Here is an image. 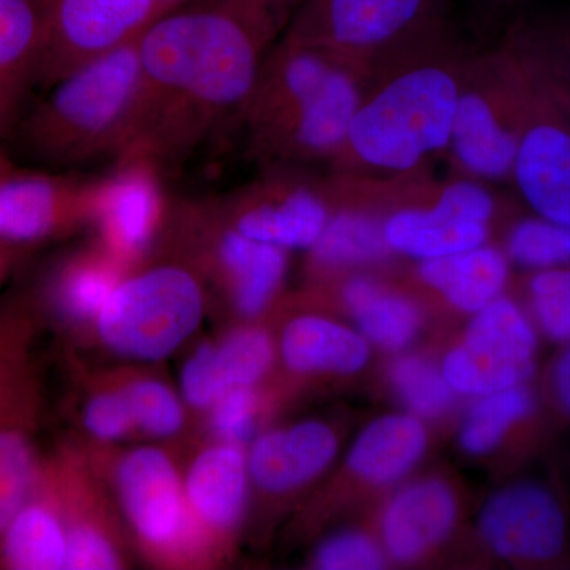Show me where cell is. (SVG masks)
I'll use <instances>...</instances> for the list:
<instances>
[{
  "mask_svg": "<svg viewBox=\"0 0 570 570\" xmlns=\"http://www.w3.org/2000/svg\"><path fill=\"white\" fill-rule=\"evenodd\" d=\"M137 47L140 85L116 159L146 160L165 175L242 118L266 45L238 14L208 0L157 18Z\"/></svg>",
  "mask_w": 570,
  "mask_h": 570,
  "instance_id": "cell-1",
  "label": "cell"
},
{
  "mask_svg": "<svg viewBox=\"0 0 570 570\" xmlns=\"http://www.w3.org/2000/svg\"><path fill=\"white\" fill-rule=\"evenodd\" d=\"M262 400L257 387L234 389L224 393L206 412V425L216 441L246 445L257 436Z\"/></svg>",
  "mask_w": 570,
  "mask_h": 570,
  "instance_id": "cell-39",
  "label": "cell"
},
{
  "mask_svg": "<svg viewBox=\"0 0 570 570\" xmlns=\"http://www.w3.org/2000/svg\"><path fill=\"white\" fill-rule=\"evenodd\" d=\"M40 89L85 63L126 47L160 18L157 0H43Z\"/></svg>",
  "mask_w": 570,
  "mask_h": 570,
  "instance_id": "cell-11",
  "label": "cell"
},
{
  "mask_svg": "<svg viewBox=\"0 0 570 570\" xmlns=\"http://www.w3.org/2000/svg\"><path fill=\"white\" fill-rule=\"evenodd\" d=\"M390 382L409 414L422 420L448 414L456 393L450 387L442 367L422 355L397 356L390 367Z\"/></svg>",
  "mask_w": 570,
  "mask_h": 570,
  "instance_id": "cell-34",
  "label": "cell"
},
{
  "mask_svg": "<svg viewBox=\"0 0 570 570\" xmlns=\"http://www.w3.org/2000/svg\"><path fill=\"white\" fill-rule=\"evenodd\" d=\"M343 303L367 343L384 351H404L422 328L417 303L371 277L348 279L343 287Z\"/></svg>",
  "mask_w": 570,
  "mask_h": 570,
  "instance_id": "cell-29",
  "label": "cell"
},
{
  "mask_svg": "<svg viewBox=\"0 0 570 570\" xmlns=\"http://www.w3.org/2000/svg\"><path fill=\"white\" fill-rule=\"evenodd\" d=\"M493 213L489 190L478 183L456 181L430 208L401 209L382 225L390 253L425 262L487 245Z\"/></svg>",
  "mask_w": 570,
  "mask_h": 570,
  "instance_id": "cell-17",
  "label": "cell"
},
{
  "mask_svg": "<svg viewBox=\"0 0 570 570\" xmlns=\"http://www.w3.org/2000/svg\"><path fill=\"white\" fill-rule=\"evenodd\" d=\"M187 0H157V6H159L160 17L164 14L171 13V11L181 9V7L186 6Z\"/></svg>",
  "mask_w": 570,
  "mask_h": 570,
  "instance_id": "cell-45",
  "label": "cell"
},
{
  "mask_svg": "<svg viewBox=\"0 0 570 570\" xmlns=\"http://www.w3.org/2000/svg\"><path fill=\"white\" fill-rule=\"evenodd\" d=\"M130 269L91 238L56 257L31 292L43 321L67 328L92 325L107 299Z\"/></svg>",
  "mask_w": 570,
  "mask_h": 570,
  "instance_id": "cell-20",
  "label": "cell"
},
{
  "mask_svg": "<svg viewBox=\"0 0 570 570\" xmlns=\"http://www.w3.org/2000/svg\"><path fill=\"white\" fill-rule=\"evenodd\" d=\"M521 39L532 51L531 73L570 102V14L524 26Z\"/></svg>",
  "mask_w": 570,
  "mask_h": 570,
  "instance_id": "cell-36",
  "label": "cell"
},
{
  "mask_svg": "<svg viewBox=\"0 0 570 570\" xmlns=\"http://www.w3.org/2000/svg\"><path fill=\"white\" fill-rule=\"evenodd\" d=\"M170 205L159 168L141 159H116L108 174L96 178L88 230L132 269L156 249Z\"/></svg>",
  "mask_w": 570,
  "mask_h": 570,
  "instance_id": "cell-13",
  "label": "cell"
},
{
  "mask_svg": "<svg viewBox=\"0 0 570 570\" xmlns=\"http://www.w3.org/2000/svg\"><path fill=\"white\" fill-rule=\"evenodd\" d=\"M216 200L236 230L284 250H309L332 214L317 189L291 176H272Z\"/></svg>",
  "mask_w": 570,
  "mask_h": 570,
  "instance_id": "cell-18",
  "label": "cell"
},
{
  "mask_svg": "<svg viewBox=\"0 0 570 570\" xmlns=\"http://www.w3.org/2000/svg\"><path fill=\"white\" fill-rule=\"evenodd\" d=\"M534 411V395L528 385L499 390L474 397L460 428L459 442L469 455H487L501 444L510 428Z\"/></svg>",
  "mask_w": 570,
  "mask_h": 570,
  "instance_id": "cell-32",
  "label": "cell"
},
{
  "mask_svg": "<svg viewBox=\"0 0 570 570\" xmlns=\"http://www.w3.org/2000/svg\"><path fill=\"white\" fill-rule=\"evenodd\" d=\"M532 313L551 340L570 343V266L540 269L530 283Z\"/></svg>",
  "mask_w": 570,
  "mask_h": 570,
  "instance_id": "cell-38",
  "label": "cell"
},
{
  "mask_svg": "<svg viewBox=\"0 0 570 570\" xmlns=\"http://www.w3.org/2000/svg\"><path fill=\"white\" fill-rule=\"evenodd\" d=\"M362 100L354 75L341 59L284 40L262 62L242 118L258 157L306 163L344 149Z\"/></svg>",
  "mask_w": 570,
  "mask_h": 570,
  "instance_id": "cell-2",
  "label": "cell"
},
{
  "mask_svg": "<svg viewBox=\"0 0 570 570\" xmlns=\"http://www.w3.org/2000/svg\"><path fill=\"white\" fill-rule=\"evenodd\" d=\"M337 438L321 420H305L257 434L247 450L250 489L284 497L324 474L337 455Z\"/></svg>",
  "mask_w": 570,
  "mask_h": 570,
  "instance_id": "cell-21",
  "label": "cell"
},
{
  "mask_svg": "<svg viewBox=\"0 0 570 570\" xmlns=\"http://www.w3.org/2000/svg\"><path fill=\"white\" fill-rule=\"evenodd\" d=\"M460 92L455 75L436 63L401 71L362 100L344 149L379 170H411L449 148Z\"/></svg>",
  "mask_w": 570,
  "mask_h": 570,
  "instance_id": "cell-5",
  "label": "cell"
},
{
  "mask_svg": "<svg viewBox=\"0 0 570 570\" xmlns=\"http://www.w3.org/2000/svg\"><path fill=\"white\" fill-rule=\"evenodd\" d=\"M183 483L202 560L214 566L230 550L249 504L245 445L213 439L183 469Z\"/></svg>",
  "mask_w": 570,
  "mask_h": 570,
  "instance_id": "cell-16",
  "label": "cell"
},
{
  "mask_svg": "<svg viewBox=\"0 0 570 570\" xmlns=\"http://www.w3.org/2000/svg\"><path fill=\"white\" fill-rule=\"evenodd\" d=\"M538 336L524 311L501 295L472 314L463 340L441 367L456 396L489 395L527 385L534 374Z\"/></svg>",
  "mask_w": 570,
  "mask_h": 570,
  "instance_id": "cell-9",
  "label": "cell"
},
{
  "mask_svg": "<svg viewBox=\"0 0 570 570\" xmlns=\"http://www.w3.org/2000/svg\"><path fill=\"white\" fill-rule=\"evenodd\" d=\"M509 261L527 268L570 266V228L535 216L520 220L508 238Z\"/></svg>",
  "mask_w": 570,
  "mask_h": 570,
  "instance_id": "cell-37",
  "label": "cell"
},
{
  "mask_svg": "<svg viewBox=\"0 0 570 570\" xmlns=\"http://www.w3.org/2000/svg\"><path fill=\"white\" fill-rule=\"evenodd\" d=\"M390 253L384 225L366 213L343 209L330 214L324 232L309 249V262L316 273L366 265Z\"/></svg>",
  "mask_w": 570,
  "mask_h": 570,
  "instance_id": "cell-30",
  "label": "cell"
},
{
  "mask_svg": "<svg viewBox=\"0 0 570 570\" xmlns=\"http://www.w3.org/2000/svg\"><path fill=\"white\" fill-rule=\"evenodd\" d=\"M220 294L239 317L257 318L275 302L287 273V250L257 242L225 219L216 198L171 202L160 236Z\"/></svg>",
  "mask_w": 570,
  "mask_h": 570,
  "instance_id": "cell-8",
  "label": "cell"
},
{
  "mask_svg": "<svg viewBox=\"0 0 570 570\" xmlns=\"http://www.w3.org/2000/svg\"><path fill=\"white\" fill-rule=\"evenodd\" d=\"M209 299L195 266L157 243L122 277L91 326L112 355L135 363L163 362L198 332Z\"/></svg>",
  "mask_w": 570,
  "mask_h": 570,
  "instance_id": "cell-4",
  "label": "cell"
},
{
  "mask_svg": "<svg viewBox=\"0 0 570 570\" xmlns=\"http://www.w3.org/2000/svg\"><path fill=\"white\" fill-rule=\"evenodd\" d=\"M551 382H553V392L558 403L570 415V347L558 358L553 374H551Z\"/></svg>",
  "mask_w": 570,
  "mask_h": 570,
  "instance_id": "cell-43",
  "label": "cell"
},
{
  "mask_svg": "<svg viewBox=\"0 0 570 570\" xmlns=\"http://www.w3.org/2000/svg\"><path fill=\"white\" fill-rule=\"evenodd\" d=\"M281 360L299 376H351L367 365L371 344L358 330L321 314H299L285 324Z\"/></svg>",
  "mask_w": 570,
  "mask_h": 570,
  "instance_id": "cell-26",
  "label": "cell"
},
{
  "mask_svg": "<svg viewBox=\"0 0 570 570\" xmlns=\"http://www.w3.org/2000/svg\"><path fill=\"white\" fill-rule=\"evenodd\" d=\"M419 276L428 287L444 296L450 306L472 316L504 294L509 257L497 247L482 245L420 262Z\"/></svg>",
  "mask_w": 570,
  "mask_h": 570,
  "instance_id": "cell-28",
  "label": "cell"
},
{
  "mask_svg": "<svg viewBox=\"0 0 570 570\" xmlns=\"http://www.w3.org/2000/svg\"><path fill=\"white\" fill-rule=\"evenodd\" d=\"M216 365L225 393L234 389L258 387L276 358L273 336L262 326L246 324L228 330L214 341Z\"/></svg>",
  "mask_w": 570,
  "mask_h": 570,
  "instance_id": "cell-33",
  "label": "cell"
},
{
  "mask_svg": "<svg viewBox=\"0 0 570 570\" xmlns=\"http://www.w3.org/2000/svg\"><path fill=\"white\" fill-rule=\"evenodd\" d=\"M543 88L547 89V92L550 94L551 99H553V102L557 104V107L560 108L562 115L566 116V119H568L570 124V102L569 100L562 99V97L557 96V94H553L550 91L549 88H547L546 85H542Z\"/></svg>",
  "mask_w": 570,
  "mask_h": 570,
  "instance_id": "cell-47",
  "label": "cell"
},
{
  "mask_svg": "<svg viewBox=\"0 0 570 570\" xmlns=\"http://www.w3.org/2000/svg\"><path fill=\"white\" fill-rule=\"evenodd\" d=\"M69 540L55 475L41 453L28 497L0 534V569L66 570Z\"/></svg>",
  "mask_w": 570,
  "mask_h": 570,
  "instance_id": "cell-22",
  "label": "cell"
},
{
  "mask_svg": "<svg viewBox=\"0 0 570 570\" xmlns=\"http://www.w3.org/2000/svg\"><path fill=\"white\" fill-rule=\"evenodd\" d=\"M24 255L26 253H22V250L14 249V247L0 242V287L9 281L11 273Z\"/></svg>",
  "mask_w": 570,
  "mask_h": 570,
  "instance_id": "cell-44",
  "label": "cell"
},
{
  "mask_svg": "<svg viewBox=\"0 0 570 570\" xmlns=\"http://www.w3.org/2000/svg\"><path fill=\"white\" fill-rule=\"evenodd\" d=\"M387 560L384 547L362 531H341L318 543L313 564L322 570H376Z\"/></svg>",
  "mask_w": 570,
  "mask_h": 570,
  "instance_id": "cell-40",
  "label": "cell"
},
{
  "mask_svg": "<svg viewBox=\"0 0 570 570\" xmlns=\"http://www.w3.org/2000/svg\"><path fill=\"white\" fill-rule=\"evenodd\" d=\"M428 448L422 419L404 414L382 415L355 438L347 453V468L367 485L389 487L417 466Z\"/></svg>",
  "mask_w": 570,
  "mask_h": 570,
  "instance_id": "cell-27",
  "label": "cell"
},
{
  "mask_svg": "<svg viewBox=\"0 0 570 570\" xmlns=\"http://www.w3.org/2000/svg\"><path fill=\"white\" fill-rule=\"evenodd\" d=\"M436 0H303L285 40L321 48L343 61L387 47L419 28Z\"/></svg>",
  "mask_w": 570,
  "mask_h": 570,
  "instance_id": "cell-15",
  "label": "cell"
},
{
  "mask_svg": "<svg viewBox=\"0 0 570 570\" xmlns=\"http://www.w3.org/2000/svg\"><path fill=\"white\" fill-rule=\"evenodd\" d=\"M82 449L110 487L130 540L160 568H205L186 497L183 468L159 445Z\"/></svg>",
  "mask_w": 570,
  "mask_h": 570,
  "instance_id": "cell-6",
  "label": "cell"
},
{
  "mask_svg": "<svg viewBox=\"0 0 570 570\" xmlns=\"http://www.w3.org/2000/svg\"><path fill=\"white\" fill-rule=\"evenodd\" d=\"M480 538L502 560L543 562L564 549L568 524L543 487L517 483L497 491L479 513Z\"/></svg>",
  "mask_w": 570,
  "mask_h": 570,
  "instance_id": "cell-19",
  "label": "cell"
},
{
  "mask_svg": "<svg viewBox=\"0 0 570 570\" xmlns=\"http://www.w3.org/2000/svg\"><path fill=\"white\" fill-rule=\"evenodd\" d=\"M181 397L197 414H206L225 393L216 365L214 341L205 340L189 352L181 367Z\"/></svg>",
  "mask_w": 570,
  "mask_h": 570,
  "instance_id": "cell-41",
  "label": "cell"
},
{
  "mask_svg": "<svg viewBox=\"0 0 570 570\" xmlns=\"http://www.w3.org/2000/svg\"><path fill=\"white\" fill-rule=\"evenodd\" d=\"M132 411L137 434L171 441L181 436L187 428V406L181 393L164 379L137 367L111 371Z\"/></svg>",
  "mask_w": 570,
  "mask_h": 570,
  "instance_id": "cell-31",
  "label": "cell"
},
{
  "mask_svg": "<svg viewBox=\"0 0 570 570\" xmlns=\"http://www.w3.org/2000/svg\"><path fill=\"white\" fill-rule=\"evenodd\" d=\"M449 148L460 167L478 178L512 176L519 148L517 122L509 124L485 94L461 91Z\"/></svg>",
  "mask_w": 570,
  "mask_h": 570,
  "instance_id": "cell-25",
  "label": "cell"
},
{
  "mask_svg": "<svg viewBox=\"0 0 570 570\" xmlns=\"http://www.w3.org/2000/svg\"><path fill=\"white\" fill-rule=\"evenodd\" d=\"M140 85L137 41L78 67L45 89L9 142L29 163L69 171L122 151Z\"/></svg>",
  "mask_w": 570,
  "mask_h": 570,
  "instance_id": "cell-3",
  "label": "cell"
},
{
  "mask_svg": "<svg viewBox=\"0 0 570 570\" xmlns=\"http://www.w3.org/2000/svg\"><path fill=\"white\" fill-rule=\"evenodd\" d=\"M43 0H0V145L9 142L39 88Z\"/></svg>",
  "mask_w": 570,
  "mask_h": 570,
  "instance_id": "cell-24",
  "label": "cell"
},
{
  "mask_svg": "<svg viewBox=\"0 0 570 570\" xmlns=\"http://www.w3.org/2000/svg\"><path fill=\"white\" fill-rule=\"evenodd\" d=\"M14 167H17V164L13 163L10 154L3 149L2 145H0V178L13 170Z\"/></svg>",
  "mask_w": 570,
  "mask_h": 570,
  "instance_id": "cell-46",
  "label": "cell"
},
{
  "mask_svg": "<svg viewBox=\"0 0 570 570\" xmlns=\"http://www.w3.org/2000/svg\"><path fill=\"white\" fill-rule=\"evenodd\" d=\"M520 92L512 178L535 216L570 228V124L535 78Z\"/></svg>",
  "mask_w": 570,
  "mask_h": 570,
  "instance_id": "cell-14",
  "label": "cell"
},
{
  "mask_svg": "<svg viewBox=\"0 0 570 570\" xmlns=\"http://www.w3.org/2000/svg\"><path fill=\"white\" fill-rule=\"evenodd\" d=\"M459 501L445 480L426 478L401 487L381 519V543L390 560L409 564L441 546L455 528Z\"/></svg>",
  "mask_w": 570,
  "mask_h": 570,
  "instance_id": "cell-23",
  "label": "cell"
},
{
  "mask_svg": "<svg viewBox=\"0 0 570 570\" xmlns=\"http://www.w3.org/2000/svg\"><path fill=\"white\" fill-rule=\"evenodd\" d=\"M238 14L265 45L287 28L303 0H216Z\"/></svg>",
  "mask_w": 570,
  "mask_h": 570,
  "instance_id": "cell-42",
  "label": "cell"
},
{
  "mask_svg": "<svg viewBox=\"0 0 570 570\" xmlns=\"http://www.w3.org/2000/svg\"><path fill=\"white\" fill-rule=\"evenodd\" d=\"M96 178L17 165L0 178V242L28 254L85 230Z\"/></svg>",
  "mask_w": 570,
  "mask_h": 570,
  "instance_id": "cell-12",
  "label": "cell"
},
{
  "mask_svg": "<svg viewBox=\"0 0 570 570\" xmlns=\"http://www.w3.org/2000/svg\"><path fill=\"white\" fill-rule=\"evenodd\" d=\"M41 324L29 288L0 299V534L28 497L41 459Z\"/></svg>",
  "mask_w": 570,
  "mask_h": 570,
  "instance_id": "cell-7",
  "label": "cell"
},
{
  "mask_svg": "<svg viewBox=\"0 0 570 570\" xmlns=\"http://www.w3.org/2000/svg\"><path fill=\"white\" fill-rule=\"evenodd\" d=\"M81 425L91 445L115 448L137 434L132 411L112 373L100 374L88 384L81 406Z\"/></svg>",
  "mask_w": 570,
  "mask_h": 570,
  "instance_id": "cell-35",
  "label": "cell"
},
{
  "mask_svg": "<svg viewBox=\"0 0 570 570\" xmlns=\"http://www.w3.org/2000/svg\"><path fill=\"white\" fill-rule=\"evenodd\" d=\"M61 502L70 570H116L129 564L132 543L99 469L82 445L61 444L47 453Z\"/></svg>",
  "mask_w": 570,
  "mask_h": 570,
  "instance_id": "cell-10",
  "label": "cell"
}]
</instances>
